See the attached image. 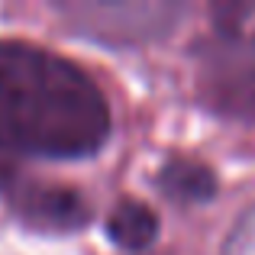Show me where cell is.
Segmentation results:
<instances>
[{
	"label": "cell",
	"instance_id": "cell-1",
	"mask_svg": "<svg viewBox=\"0 0 255 255\" xmlns=\"http://www.w3.org/2000/svg\"><path fill=\"white\" fill-rule=\"evenodd\" d=\"M107 132L110 107L78 65L36 45L0 42V162L84 158Z\"/></svg>",
	"mask_w": 255,
	"mask_h": 255
},
{
	"label": "cell",
	"instance_id": "cell-2",
	"mask_svg": "<svg viewBox=\"0 0 255 255\" xmlns=\"http://www.w3.org/2000/svg\"><path fill=\"white\" fill-rule=\"evenodd\" d=\"M19 210L36 226H58V230L78 226L87 217L84 200L75 191H65V187H29L19 197Z\"/></svg>",
	"mask_w": 255,
	"mask_h": 255
},
{
	"label": "cell",
	"instance_id": "cell-3",
	"mask_svg": "<svg viewBox=\"0 0 255 255\" xmlns=\"http://www.w3.org/2000/svg\"><path fill=\"white\" fill-rule=\"evenodd\" d=\"M107 233L123 249H145L158 233V217L139 200H120L107 217Z\"/></svg>",
	"mask_w": 255,
	"mask_h": 255
},
{
	"label": "cell",
	"instance_id": "cell-4",
	"mask_svg": "<svg viewBox=\"0 0 255 255\" xmlns=\"http://www.w3.org/2000/svg\"><path fill=\"white\" fill-rule=\"evenodd\" d=\"M162 187L178 200H207L213 194V174L197 162H171L162 171Z\"/></svg>",
	"mask_w": 255,
	"mask_h": 255
},
{
	"label": "cell",
	"instance_id": "cell-5",
	"mask_svg": "<svg viewBox=\"0 0 255 255\" xmlns=\"http://www.w3.org/2000/svg\"><path fill=\"white\" fill-rule=\"evenodd\" d=\"M220 255H255V207L236 223Z\"/></svg>",
	"mask_w": 255,
	"mask_h": 255
}]
</instances>
